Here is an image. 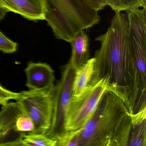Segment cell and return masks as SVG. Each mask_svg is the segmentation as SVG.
I'll return each mask as SVG.
<instances>
[{"label": "cell", "mask_w": 146, "mask_h": 146, "mask_svg": "<svg viewBox=\"0 0 146 146\" xmlns=\"http://www.w3.org/2000/svg\"><path fill=\"white\" fill-rule=\"evenodd\" d=\"M128 26L126 14L116 13L106 33L95 39L101 46L94 57V71L90 85L106 79V90L119 97L132 114L141 108L137 69L129 43Z\"/></svg>", "instance_id": "obj_1"}, {"label": "cell", "mask_w": 146, "mask_h": 146, "mask_svg": "<svg viewBox=\"0 0 146 146\" xmlns=\"http://www.w3.org/2000/svg\"><path fill=\"white\" fill-rule=\"evenodd\" d=\"M131 114L124 102L106 90L90 117L78 129V146H127Z\"/></svg>", "instance_id": "obj_2"}, {"label": "cell", "mask_w": 146, "mask_h": 146, "mask_svg": "<svg viewBox=\"0 0 146 146\" xmlns=\"http://www.w3.org/2000/svg\"><path fill=\"white\" fill-rule=\"evenodd\" d=\"M45 20L56 39L70 42L80 31L98 24V12L87 0H42Z\"/></svg>", "instance_id": "obj_3"}, {"label": "cell", "mask_w": 146, "mask_h": 146, "mask_svg": "<svg viewBox=\"0 0 146 146\" xmlns=\"http://www.w3.org/2000/svg\"><path fill=\"white\" fill-rule=\"evenodd\" d=\"M128 39L137 69L139 95H146V9L135 7L125 11Z\"/></svg>", "instance_id": "obj_4"}, {"label": "cell", "mask_w": 146, "mask_h": 146, "mask_svg": "<svg viewBox=\"0 0 146 146\" xmlns=\"http://www.w3.org/2000/svg\"><path fill=\"white\" fill-rule=\"evenodd\" d=\"M76 69L70 59L61 69V78L54 88L53 108L51 127L46 135L57 141L66 132L65 123L72 97Z\"/></svg>", "instance_id": "obj_5"}, {"label": "cell", "mask_w": 146, "mask_h": 146, "mask_svg": "<svg viewBox=\"0 0 146 146\" xmlns=\"http://www.w3.org/2000/svg\"><path fill=\"white\" fill-rule=\"evenodd\" d=\"M54 88L19 93L15 100L34 123V131L30 133L46 134L50 129L53 108Z\"/></svg>", "instance_id": "obj_6"}, {"label": "cell", "mask_w": 146, "mask_h": 146, "mask_svg": "<svg viewBox=\"0 0 146 146\" xmlns=\"http://www.w3.org/2000/svg\"><path fill=\"white\" fill-rule=\"evenodd\" d=\"M106 90V82L102 79L87 89L79 97H72L67 110L65 130H76L81 129L89 119L100 99Z\"/></svg>", "instance_id": "obj_7"}, {"label": "cell", "mask_w": 146, "mask_h": 146, "mask_svg": "<svg viewBox=\"0 0 146 146\" xmlns=\"http://www.w3.org/2000/svg\"><path fill=\"white\" fill-rule=\"evenodd\" d=\"M24 113L17 102L2 107L0 111V146H21L25 134L17 130L16 123L18 118Z\"/></svg>", "instance_id": "obj_8"}, {"label": "cell", "mask_w": 146, "mask_h": 146, "mask_svg": "<svg viewBox=\"0 0 146 146\" xmlns=\"http://www.w3.org/2000/svg\"><path fill=\"white\" fill-rule=\"evenodd\" d=\"M25 72L29 90L39 91L54 88V71L46 63L29 62Z\"/></svg>", "instance_id": "obj_9"}, {"label": "cell", "mask_w": 146, "mask_h": 146, "mask_svg": "<svg viewBox=\"0 0 146 146\" xmlns=\"http://www.w3.org/2000/svg\"><path fill=\"white\" fill-rule=\"evenodd\" d=\"M0 7L6 13H15L29 20H45L42 0H0Z\"/></svg>", "instance_id": "obj_10"}, {"label": "cell", "mask_w": 146, "mask_h": 146, "mask_svg": "<svg viewBox=\"0 0 146 146\" xmlns=\"http://www.w3.org/2000/svg\"><path fill=\"white\" fill-rule=\"evenodd\" d=\"M69 43L72 47L71 60L76 70L90 59L89 39L84 30L80 31Z\"/></svg>", "instance_id": "obj_11"}, {"label": "cell", "mask_w": 146, "mask_h": 146, "mask_svg": "<svg viewBox=\"0 0 146 146\" xmlns=\"http://www.w3.org/2000/svg\"><path fill=\"white\" fill-rule=\"evenodd\" d=\"M94 66L95 59L93 57L76 70L72 87V97H79L88 88L94 75Z\"/></svg>", "instance_id": "obj_12"}, {"label": "cell", "mask_w": 146, "mask_h": 146, "mask_svg": "<svg viewBox=\"0 0 146 146\" xmlns=\"http://www.w3.org/2000/svg\"><path fill=\"white\" fill-rule=\"evenodd\" d=\"M131 128L127 146H146V107L131 114Z\"/></svg>", "instance_id": "obj_13"}, {"label": "cell", "mask_w": 146, "mask_h": 146, "mask_svg": "<svg viewBox=\"0 0 146 146\" xmlns=\"http://www.w3.org/2000/svg\"><path fill=\"white\" fill-rule=\"evenodd\" d=\"M56 140L49 138L45 134L28 133L24 135L21 146H56Z\"/></svg>", "instance_id": "obj_14"}, {"label": "cell", "mask_w": 146, "mask_h": 146, "mask_svg": "<svg viewBox=\"0 0 146 146\" xmlns=\"http://www.w3.org/2000/svg\"><path fill=\"white\" fill-rule=\"evenodd\" d=\"M107 5L116 13L125 11L135 7H142L140 0H105Z\"/></svg>", "instance_id": "obj_15"}, {"label": "cell", "mask_w": 146, "mask_h": 146, "mask_svg": "<svg viewBox=\"0 0 146 146\" xmlns=\"http://www.w3.org/2000/svg\"><path fill=\"white\" fill-rule=\"evenodd\" d=\"M57 146H78V130L66 131L57 139Z\"/></svg>", "instance_id": "obj_16"}, {"label": "cell", "mask_w": 146, "mask_h": 146, "mask_svg": "<svg viewBox=\"0 0 146 146\" xmlns=\"http://www.w3.org/2000/svg\"><path fill=\"white\" fill-rule=\"evenodd\" d=\"M16 127L18 131L28 133L33 131L35 128L34 123L25 113L18 118L16 121Z\"/></svg>", "instance_id": "obj_17"}, {"label": "cell", "mask_w": 146, "mask_h": 146, "mask_svg": "<svg viewBox=\"0 0 146 146\" xmlns=\"http://www.w3.org/2000/svg\"><path fill=\"white\" fill-rule=\"evenodd\" d=\"M18 44L11 40L0 31V51L5 53H13L17 49Z\"/></svg>", "instance_id": "obj_18"}, {"label": "cell", "mask_w": 146, "mask_h": 146, "mask_svg": "<svg viewBox=\"0 0 146 146\" xmlns=\"http://www.w3.org/2000/svg\"><path fill=\"white\" fill-rule=\"evenodd\" d=\"M19 93H15L6 89L0 85V105L5 106L11 100H16Z\"/></svg>", "instance_id": "obj_19"}, {"label": "cell", "mask_w": 146, "mask_h": 146, "mask_svg": "<svg viewBox=\"0 0 146 146\" xmlns=\"http://www.w3.org/2000/svg\"><path fill=\"white\" fill-rule=\"evenodd\" d=\"M92 8L96 11L103 10L107 6L105 0H87Z\"/></svg>", "instance_id": "obj_20"}, {"label": "cell", "mask_w": 146, "mask_h": 146, "mask_svg": "<svg viewBox=\"0 0 146 146\" xmlns=\"http://www.w3.org/2000/svg\"><path fill=\"white\" fill-rule=\"evenodd\" d=\"M6 13L5 10L0 7V22L4 18Z\"/></svg>", "instance_id": "obj_21"}, {"label": "cell", "mask_w": 146, "mask_h": 146, "mask_svg": "<svg viewBox=\"0 0 146 146\" xmlns=\"http://www.w3.org/2000/svg\"><path fill=\"white\" fill-rule=\"evenodd\" d=\"M142 7L146 9V0H140Z\"/></svg>", "instance_id": "obj_22"}]
</instances>
